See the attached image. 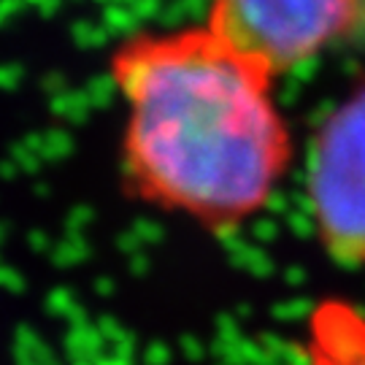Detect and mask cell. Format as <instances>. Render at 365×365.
Listing matches in <instances>:
<instances>
[{
	"label": "cell",
	"mask_w": 365,
	"mask_h": 365,
	"mask_svg": "<svg viewBox=\"0 0 365 365\" xmlns=\"http://www.w3.org/2000/svg\"><path fill=\"white\" fill-rule=\"evenodd\" d=\"M111 78L128 108L122 176L135 200L211 233L271 203L292 163L274 73L200 25L125 38Z\"/></svg>",
	"instance_id": "6da1fadb"
},
{
	"label": "cell",
	"mask_w": 365,
	"mask_h": 365,
	"mask_svg": "<svg viewBox=\"0 0 365 365\" xmlns=\"http://www.w3.org/2000/svg\"><path fill=\"white\" fill-rule=\"evenodd\" d=\"M306 192L322 252L341 268H365V81L314 135Z\"/></svg>",
	"instance_id": "7a4b0ae2"
},
{
	"label": "cell",
	"mask_w": 365,
	"mask_h": 365,
	"mask_svg": "<svg viewBox=\"0 0 365 365\" xmlns=\"http://www.w3.org/2000/svg\"><path fill=\"white\" fill-rule=\"evenodd\" d=\"M363 19L365 0H211L206 27L282 76L349 38Z\"/></svg>",
	"instance_id": "3957f363"
},
{
	"label": "cell",
	"mask_w": 365,
	"mask_h": 365,
	"mask_svg": "<svg viewBox=\"0 0 365 365\" xmlns=\"http://www.w3.org/2000/svg\"><path fill=\"white\" fill-rule=\"evenodd\" d=\"M300 365H365V306L319 300L306 317Z\"/></svg>",
	"instance_id": "277c9868"
}]
</instances>
